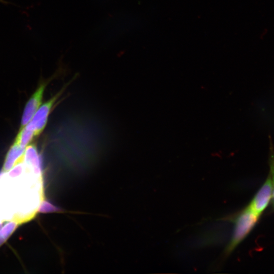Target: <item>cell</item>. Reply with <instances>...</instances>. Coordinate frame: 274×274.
I'll return each mask as SVG.
<instances>
[{
  "mask_svg": "<svg viewBox=\"0 0 274 274\" xmlns=\"http://www.w3.org/2000/svg\"><path fill=\"white\" fill-rule=\"evenodd\" d=\"M46 84H41L26 103L22 115L20 130L30 121L41 104Z\"/></svg>",
  "mask_w": 274,
  "mask_h": 274,
  "instance_id": "cell-4",
  "label": "cell"
},
{
  "mask_svg": "<svg viewBox=\"0 0 274 274\" xmlns=\"http://www.w3.org/2000/svg\"><path fill=\"white\" fill-rule=\"evenodd\" d=\"M60 93L52 97L50 99L43 104L37 111L31 121L25 127L33 130L34 135L37 136L44 130L49 115L52 108L60 96Z\"/></svg>",
  "mask_w": 274,
  "mask_h": 274,
  "instance_id": "cell-3",
  "label": "cell"
},
{
  "mask_svg": "<svg viewBox=\"0 0 274 274\" xmlns=\"http://www.w3.org/2000/svg\"><path fill=\"white\" fill-rule=\"evenodd\" d=\"M271 203V204L272 205V208L274 209V197H272Z\"/></svg>",
  "mask_w": 274,
  "mask_h": 274,
  "instance_id": "cell-10",
  "label": "cell"
},
{
  "mask_svg": "<svg viewBox=\"0 0 274 274\" xmlns=\"http://www.w3.org/2000/svg\"><path fill=\"white\" fill-rule=\"evenodd\" d=\"M0 3L5 5L12 4V3L6 1V0H0Z\"/></svg>",
  "mask_w": 274,
  "mask_h": 274,
  "instance_id": "cell-9",
  "label": "cell"
},
{
  "mask_svg": "<svg viewBox=\"0 0 274 274\" xmlns=\"http://www.w3.org/2000/svg\"><path fill=\"white\" fill-rule=\"evenodd\" d=\"M23 161L33 174L42 177V160L35 145H30L25 150Z\"/></svg>",
  "mask_w": 274,
  "mask_h": 274,
  "instance_id": "cell-5",
  "label": "cell"
},
{
  "mask_svg": "<svg viewBox=\"0 0 274 274\" xmlns=\"http://www.w3.org/2000/svg\"><path fill=\"white\" fill-rule=\"evenodd\" d=\"M19 224L17 222L12 220L2 227L0 229V247L7 241Z\"/></svg>",
  "mask_w": 274,
  "mask_h": 274,
  "instance_id": "cell-8",
  "label": "cell"
},
{
  "mask_svg": "<svg viewBox=\"0 0 274 274\" xmlns=\"http://www.w3.org/2000/svg\"><path fill=\"white\" fill-rule=\"evenodd\" d=\"M24 152L25 148L14 143L6 155L2 170L8 172L17 163L22 161Z\"/></svg>",
  "mask_w": 274,
  "mask_h": 274,
  "instance_id": "cell-6",
  "label": "cell"
},
{
  "mask_svg": "<svg viewBox=\"0 0 274 274\" xmlns=\"http://www.w3.org/2000/svg\"><path fill=\"white\" fill-rule=\"evenodd\" d=\"M272 192L273 184L271 178L268 175L267 179L248 206L256 214L260 217L271 202Z\"/></svg>",
  "mask_w": 274,
  "mask_h": 274,
  "instance_id": "cell-2",
  "label": "cell"
},
{
  "mask_svg": "<svg viewBox=\"0 0 274 274\" xmlns=\"http://www.w3.org/2000/svg\"><path fill=\"white\" fill-rule=\"evenodd\" d=\"M260 216L248 206L235 217L230 240L225 249L226 255L231 253L248 235L258 222Z\"/></svg>",
  "mask_w": 274,
  "mask_h": 274,
  "instance_id": "cell-1",
  "label": "cell"
},
{
  "mask_svg": "<svg viewBox=\"0 0 274 274\" xmlns=\"http://www.w3.org/2000/svg\"><path fill=\"white\" fill-rule=\"evenodd\" d=\"M2 227H3V224H2V222H0V229L2 228Z\"/></svg>",
  "mask_w": 274,
  "mask_h": 274,
  "instance_id": "cell-11",
  "label": "cell"
},
{
  "mask_svg": "<svg viewBox=\"0 0 274 274\" xmlns=\"http://www.w3.org/2000/svg\"><path fill=\"white\" fill-rule=\"evenodd\" d=\"M34 136L33 130L25 126L20 130L14 143L19 145L21 148H25L26 146L31 141Z\"/></svg>",
  "mask_w": 274,
  "mask_h": 274,
  "instance_id": "cell-7",
  "label": "cell"
}]
</instances>
